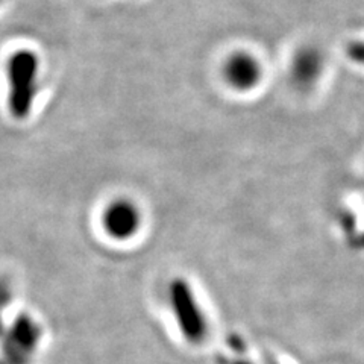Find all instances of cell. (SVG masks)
<instances>
[{
  "label": "cell",
  "instance_id": "cell-1",
  "mask_svg": "<svg viewBox=\"0 0 364 364\" xmlns=\"http://www.w3.org/2000/svg\"><path fill=\"white\" fill-rule=\"evenodd\" d=\"M40 72L36 52L20 49L9 55L5 65L6 104L13 119L25 120L31 116L40 91Z\"/></svg>",
  "mask_w": 364,
  "mask_h": 364
},
{
  "label": "cell",
  "instance_id": "cell-2",
  "mask_svg": "<svg viewBox=\"0 0 364 364\" xmlns=\"http://www.w3.org/2000/svg\"><path fill=\"white\" fill-rule=\"evenodd\" d=\"M41 329L28 314L16 318L0 346V364H29L40 343Z\"/></svg>",
  "mask_w": 364,
  "mask_h": 364
},
{
  "label": "cell",
  "instance_id": "cell-3",
  "mask_svg": "<svg viewBox=\"0 0 364 364\" xmlns=\"http://www.w3.org/2000/svg\"><path fill=\"white\" fill-rule=\"evenodd\" d=\"M141 211L129 199H114L102 211L100 225L104 232L116 242H128L140 231Z\"/></svg>",
  "mask_w": 364,
  "mask_h": 364
},
{
  "label": "cell",
  "instance_id": "cell-4",
  "mask_svg": "<svg viewBox=\"0 0 364 364\" xmlns=\"http://www.w3.org/2000/svg\"><path fill=\"white\" fill-rule=\"evenodd\" d=\"M223 77L228 85L238 91H249L263 77V67L252 53L235 52L223 64Z\"/></svg>",
  "mask_w": 364,
  "mask_h": 364
},
{
  "label": "cell",
  "instance_id": "cell-5",
  "mask_svg": "<svg viewBox=\"0 0 364 364\" xmlns=\"http://www.w3.org/2000/svg\"><path fill=\"white\" fill-rule=\"evenodd\" d=\"M173 304H175V313L176 321L181 326V331H184L186 337L190 338L188 341H200L203 337L205 328H203V317L200 309L198 306L196 298H193L190 290L182 284L176 286L173 290Z\"/></svg>",
  "mask_w": 364,
  "mask_h": 364
},
{
  "label": "cell",
  "instance_id": "cell-6",
  "mask_svg": "<svg viewBox=\"0 0 364 364\" xmlns=\"http://www.w3.org/2000/svg\"><path fill=\"white\" fill-rule=\"evenodd\" d=\"M323 60L318 50L313 48H305L296 53L291 65L293 82L299 87L313 85L322 73Z\"/></svg>",
  "mask_w": 364,
  "mask_h": 364
},
{
  "label": "cell",
  "instance_id": "cell-7",
  "mask_svg": "<svg viewBox=\"0 0 364 364\" xmlns=\"http://www.w3.org/2000/svg\"><path fill=\"white\" fill-rule=\"evenodd\" d=\"M11 298H13V291H11L9 282L5 278H0V333H2V316Z\"/></svg>",
  "mask_w": 364,
  "mask_h": 364
}]
</instances>
